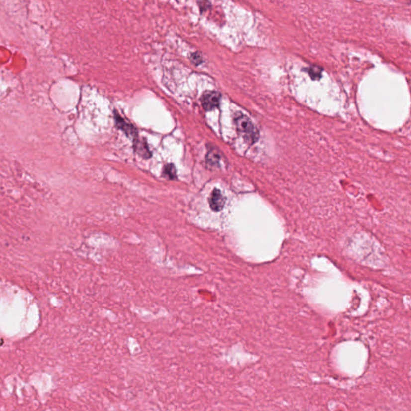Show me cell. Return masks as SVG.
Masks as SVG:
<instances>
[{"label":"cell","mask_w":411,"mask_h":411,"mask_svg":"<svg viewBox=\"0 0 411 411\" xmlns=\"http://www.w3.org/2000/svg\"><path fill=\"white\" fill-rule=\"evenodd\" d=\"M234 119H235L237 130L243 137V139L251 145L256 143L260 135H259V131L254 125L252 121L246 115L241 112H237Z\"/></svg>","instance_id":"6da1fadb"},{"label":"cell","mask_w":411,"mask_h":411,"mask_svg":"<svg viewBox=\"0 0 411 411\" xmlns=\"http://www.w3.org/2000/svg\"><path fill=\"white\" fill-rule=\"evenodd\" d=\"M225 202H226V199L224 196H222L219 190L214 189L212 191L210 199H209V204H210L212 210L215 212L222 210L224 207Z\"/></svg>","instance_id":"3957f363"},{"label":"cell","mask_w":411,"mask_h":411,"mask_svg":"<svg viewBox=\"0 0 411 411\" xmlns=\"http://www.w3.org/2000/svg\"><path fill=\"white\" fill-rule=\"evenodd\" d=\"M163 176L166 179L174 180L177 179V171L175 166L173 164L166 165L163 170Z\"/></svg>","instance_id":"8992f818"},{"label":"cell","mask_w":411,"mask_h":411,"mask_svg":"<svg viewBox=\"0 0 411 411\" xmlns=\"http://www.w3.org/2000/svg\"><path fill=\"white\" fill-rule=\"evenodd\" d=\"M221 95L215 91L205 92L202 96V105L206 111H211L218 107Z\"/></svg>","instance_id":"7a4b0ae2"},{"label":"cell","mask_w":411,"mask_h":411,"mask_svg":"<svg viewBox=\"0 0 411 411\" xmlns=\"http://www.w3.org/2000/svg\"><path fill=\"white\" fill-rule=\"evenodd\" d=\"M116 124L118 125L120 129H122L128 136L135 137L137 136V131L133 128V125H131L129 123L125 122L124 119L120 117V115L116 116Z\"/></svg>","instance_id":"277c9868"},{"label":"cell","mask_w":411,"mask_h":411,"mask_svg":"<svg viewBox=\"0 0 411 411\" xmlns=\"http://www.w3.org/2000/svg\"><path fill=\"white\" fill-rule=\"evenodd\" d=\"M218 162H219V155L216 154L215 152H210L208 154L207 162L209 164L211 165V166H216V165H218Z\"/></svg>","instance_id":"52a82bcc"},{"label":"cell","mask_w":411,"mask_h":411,"mask_svg":"<svg viewBox=\"0 0 411 411\" xmlns=\"http://www.w3.org/2000/svg\"><path fill=\"white\" fill-rule=\"evenodd\" d=\"M133 146H134V149H135L136 152H137V154H139L140 156H141L142 158H150L151 153H150V150L148 149L146 141H140V140H134Z\"/></svg>","instance_id":"5b68a950"}]
</instances>
